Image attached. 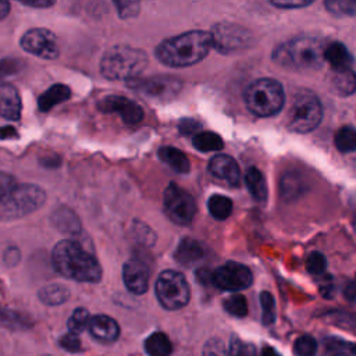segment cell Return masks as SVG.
<instances>
[{
    "label": "cell",
    "instance_id": "obj_1",
    "mask_svg": "<svg viewBox=\"0 0 356 356\" xmlns=\"http://www.w3.org/2000/svg\"><path fill=\"white\" fill-rule=\"evenodd\" d=\"M51 263L60 275L78 282L95 284L103 275L99 260L72 239H63L54 245Z\"/></svg>",
    "mask_w": 356,
    "mask_h": 356
},
{
    "label": "cell",
    "instance_id": "obj_2",
    "mask_svg": "<svg viewBox=\"0 0 356 356\" xmlns=\"http://www.w3.org/2000/svg\"><path fill=\"white\" fill-rule=\"evenodd\" d=\"M211 46L210 32L189 31L163 40L156 47V57L170 67H189L202 61Z\"/></svg>",
    "mask_w": 356,
    "mask_h": 356
},
{
    "label": "cell",
    "instance_id": "obj_3",
    "mask_svg": "<svg viewBox=\"0 0 356 356\" xmlns=\"http://www.w3.org/2000/svg\"><path fill=\"white\" fill-rule=\"evenodd\" d=\"M325 47L327 44L321 39L300 36L280 44L273 51V60L284 68L316 70L324 63Z\"/></svg>",
    "mask_w": 356,
    "mask_h": 356
},
{
    "label": "cell",
    "instance_id": "obj_4",
    "mask_svg": "<svg viewBox=\"0 0 356 356\" xmlns=\"http://www.w3.org/2000/svg\"><path fill=\"white\" fill-rule=\"evenodd\" d=\"M147 65V56L143 50L117 44L110 47L100 60V74L110 81L134 79L145 70Z\"/></svg>",
    "mask_w": 356,
    "mask_h": 356
},
{
    "label": "cell",
    "instance_id": "obj_5",
    "mask_svg": "<svg viewBox=\"0 0 356 356\" xmlns=\"http://www.w3.org/2000/svg\"><path fill=\"white\" fill-rule=\"evenodd\" d=\"M46 192L35 184H17L0 195V222L22 218L43 206Z\"/></svg>",
    "mask_w": 356,
    "mask_h": 356
},
{
    "label": "cell",
    "instance_id": "obj_6",
    "mask_svg": "<svg viewBox=\"0 0 356 356\" xmlns=\"http://www.w3.org/2000/svg\"><path fill=\"white\" fill-rule=\"evenodd\" d=\"M245 104L257 117H271L281 111L285 95L282 85L271 78L253 81L245 90Z\"/></svg>",
    "mask_w": 356,
    "mask_h": 356
},
{
    "label": "cell",
    "instance_id": "obj_7",
    "mask_svg": "<svg viewBox=\"0 0 356 356\" xmlns=\"http://www.w3.org/2000/svg\"><path fill=\"white\" fill-rule=\"evenodd\" d=\"M323 117V107L318 97L310 90H300L295 95L286 114V127L299 134H307L318 127Z\"/></svg>",
    "mask_w": 356,
    "mask_h": 356
},
{
    "label": "cell",
    "instance_id": "obj_8",
    "mask_svg": "<svg viewBox=\"0 0 356 356\" xmlns=\"http://www.w3.org/2000/svg\"><path fill=\"white\" fill-rule=\"evenodd\" d=\"M159 303L167 310H178L189 302L191 289L185 277L175 270L163 271L154 285Z\"/></svg>",
    "mask_w": 356,
    "mask_h": 356
},
{
    "label": "cell",
    "instance_id": "obj_9",
    "mask_svg": "<svg viewBox=\"0 0 356 356\" xmlns=\"http://www.w3.org/2000/svg\"><path fill=\"white\" fill-rule=\"evenodd\" d=\"M163 207L167 217L178 225H189L196 211L192 195L177 184H170L165 188L163 195Z\"/></svg>",
    "mask_w": 356,
    "mask_h": 356
},
{
    "label": "cell",
    "instance_id": "obj_10",
    "mask_svg": "<svg viewBox=\"0 0 356 356\" xmlns=\"http://www.w3.org/2000/svg\"><path fill=\"white\" fill-rule=\"evenodd\" d=\"M19 46L26 53H31L44 60H54L60 54V49L54 33L46 28L28 29L21 36Z\"/></svg>",
    "mask_w": 356,
    "mask_h": 356
},
{
    "label": "cell",
    "instance_id": "obj_11",
    "mask_svg": "<svg viewBox=\"0 0 356 356\" xmlns=\"http://www.w3.org/2000/svg\"><path fill=\"white\" fill-rule=\"evenodd\" d=\"M252 281V271L236 261H228L211 274V282L221 291L238 292L250 286Z\"/></svg>",
    "mask_w": 356,
    "mask_h": 356
},
{
    "label": "cell",
    "instance_id": "obj_12",
    "mask_svg": "<svg viewBox=\"0 0 356 356\" xmlns=\"http://www.w3.org/2000/svg\"><path fill=\"white\" fill-rule=\"evenodd\" d=\"M210 35L213 46L221 53L236 51L250 43V32L235 24H218Z\"/></svg>",
    "mask_w": 356,
    "mask_h": 356
},
{
    "label": "cell",
    "instance_id": "obj_13",
    "mask_svg": "<svg viewBox=\"0 0 356 356\" xmlns=\"http://www.w3.org/2000/svg\"><path fill=\"white\" fill-rule=\"evenodd\" d=\"M97 108L102 113L117 114L127 125H136L143 120V108L125 96H104L97 102Z\"/></svg>",
    "mask_w": 356,
    "mask_h": 356
},
{
    "label": "cell",
    "instance_id": "obj_14",
    "mask_svg": "<svg viewBox=\"0 0 356 356\" xmlns=\"http://www.w3.org/2000/svg\"><path fill=\"white\" fill-rule=\"evenodd\" d=\"M128 86H131L134 90L150 96V97H167L174 95V92L178 90L179 85L175 79L170 78H161V76H153V78H134L128 81Z\"/></svg>",
    "mask_w": 356,
    "mask_h": 356
},
{
    "label": "cell",
    "instance_id": "obj_15",
    "mask_svg": "<svg viewBox=\"0 0 356 356\" xmlns=\"http://www.w3.org/2000/svg\"><path fill=\"white\" fill-rule=\"evenodd\" d=\"M122 281L131 293L134 295L145 293L149 288L147 266L138 259L125 261L122 267Z\"/></svg>",
    "mask_w": 356,
    "mask_h": 356
},
{
    "label": "cell",
    "instance_id": "obj_16",
    "mask_svg": "<svg viewBox=\"0 0 356 356\" xmlns=\"http://www.w3.org/2000/svg\"><path fill=\"white\" fill-rule=\"evenodd\" d=\"M209 171L218 179L225 181L231 186H238L241 181V170L236 161L227 154H217L209 161Z\"/></svg>",
    "mask_w": 356,
    "mask_h": 356
},
{
    "label": "cell",
    "instance_id": "obj_17",
    "mask_svg": "<svg viewBox=\"0 0 356 356\" xmlns=\"http://www.w3.org/2000/svg\"><path fill=\"white\" fill-rule=\"evenodd\" d=\"M88 330L95 339L104 343H111L120 337L118 323L106 314H96L90 317Z\"/></svg>",
    "mask_w": 356,
    "mask_h": 356
},
{
    "label": "cell",
    "instance_id": "obj_18",
    "mask_svg": "<svg viewBox=\"0 0 356 356\" xmlns=\"http://www.w3.org/2000/svg\"><path fill=\"white\" fill-rule=\"evenodd\" d=\"M22 102L17 88L11 83L0 85V115L7 121H18L21 118Z\"/></svg>",
    "mask_w": 356,
    "mask_h": 356
},
{
    "label": "cell",
    "instance_id": "obj_19",
    "mask_svg": "<svg viewBox=\"0 0 356 356\" xmlns=\"http://www.w3.org/2000/svg\"><path fill=\"white\" fill-rule=\"evenodd\" d=\"M51 224L61 232L78 235L81 232V222L74 210L67 206H60L53 210L50 216Z\"/></svg>",
    "mask_w": 356,
    "mask_h": 356
},
{
    "label": "cell",
    "instance_id": "obj_20",
    "mask_svg": "<svg viewBox=\"0 0 356 356\" xmlns=\"http://www.w3.org/2000/svg\"><path fill=\"white\" fill-rule=\"evenodd\" d=\"M324 61H328L332 71H342L352 68L353 58L345 44L339 42H332L325 47Z\"/></svg>",
    "mask_w": 356,
    "mask_h": 356
},
{
    "label": "cell",
    "instance_id": "obj_21",
    "mask_svg": "<svg viewBox=\"0 0 356 356\" xmlns=\"http://www.w3.org/2000/svg\"><path fill=\"white\" fill-rule=\"evenodd\" d=\"M71 97L70 86L64 83H54L49 89H46L38 99V107L40 111L47 113L54 106L67 102Z\"/></svg>",
    "mask_w": 356,
    "mask_h": 356
},
{
    "label": "cell",
    "instance_id": "obj_22",
    "mask_svg": "<svg viewBox=\"0 0 356 356\" xmlns=\"http://www.w3.org/2000/svg\"><path fill=\"white\" fill-rule=\"evenodd\" d=\"M159 157L163 163H165L170 168H172L177 172L185 174L189 171L191 164H189V159L186 157V154L184 152H181L177 147L172 146H163L159 150Z\"/></svg>",
    "mask_w": 356,
    "mask_h": 356
},
{
    "label": "cell",
    "instance_id": "obj_23",
    "mask_svg": "<svg viewBox=\"0 0 356 356\" xmlns=\"http://www.w3.org/2000/svg\"><path fill=\"white\" fill-rule=\"evenodd\" d=\"M0 323L8 330H18V331L29 330L33 325V321L28 314L4 307V306H0Z\"/></svg>",
    "mask_w": 356,
    "mask_h": 356
},
{
    "label": "cell",
    "instance_id": "obj_24",
    "mask_svg": "<svg viewBox=\"0 0 356 356\" xmlns=\"http://www.w3.org/2000/svg\"><path fill=\"white\" fill-rule=\"evenodd\" d=\"M245 182L252 197L257 202H264L267 199V184L260 170L256 167L248 168L245 174Z\"/></svg>",
    "mask_w": 356,
    "mask_h": 356
},
{
    "label": "cell",
    "instance_id": "obj_25",
    "mask_svg": "<svg viewBox=\"0 0 356 356\" xmlns=\"http://www.w3.org/2000/svg\"><path fill=\"white\" fill-rule=\"evenodd\" d=\"M38 296L40 302L47 306H58L67 302L70 298V291L63 284H47L39 289Z\"/></svg>",
    "mask_w": 356,
    "mask_h": 356
},
{
    "label": "cell",
    "instance_id": "obj_26",
    "mask_svg": "<svg viewBox=\"0 0 356 356\" xmlns=\"http://www.w3.org/2000/svg\"><path fill=\"white\" fill-rule=\"evenodd\" d=\"M145 350L149 356H170L172 345L164 332L156 331L146 338Z\"/></svg>",
    "mask_w": 356,
    "mask_h": 356
},
{
    "label": "cell",
    "instance_id": "obj_27",
    "mask_svg": "<svg viewBox=\"0 0 356 356\" xmlns=\"http://www.w3.org/2000/svg\"><path fill=\"white\" fill-rule=\"evenodd\" d=\"M331 83L341 96H349L356 92V74L350 70L332 71Z\"/></svg>",
    "mask_w": 356,
    "mask_h": 356
},
{
    "label": "cell",
    "instance_id": "obj_28",
    "mask_svg": "<svg viewBox=\"0 0 356 356\" xmlns=\"http://www.w3.org/2000/svg\"><path fill=\"white\" fill-rule=\"evenodd\" d=\"M202 254H203V250H202L200 245L196 241L186 238V239L181 241V243L178 245L177 252H175V259L178 263L189 266V264H193L195 261H197L202 257Z\"/></svg>",
    "mask_w": 356,
    "mask_h": 356
},
{
    "label": "cell",
    "instance_id": "obj_29",
    "mask_svg": "<svg viewBox=\"0 0 356 356\" xmlns=\"http://www.w3.org/2000/svg\"><path fill=\"white\" fill-rule=\"evenodd\" d=\"M323 356H356V343L341 338H328L324 341Z\"/></svg>",
    "mask_w": 356,
    "mask_h": 356
},
{
    "label": "cell",
    "instance_id": "obj_30",
    "mask_svg": "<svg viewBox=\"0 0 356 356\" xmlns=\"http://www.w3.org/2000/svg\"><path fill=\"white\" fill-rule=\"evenodd\" d=\"M193 142V146L199 150V152H217L220 149H222L224 143H222V139L211 132V131H207V132H199L193 136L192 139Z\"/></svg>",
    "mask_w": 356,
    "mask_h": 356
},
{
    "label": "cell",
    "instance_id": "obj_31",
    "mask_svg": "<svg viewBox=\"0 0 356 356\" xmlns=\"http://www.w3.org/2000/svg\"><path fill=\"white\" fill-rule=\"evenodd\" d=\"M207 207L210 214L217 220H225L231 216L232 200L224 195H213L209 197Z\"/></svg>",
    "mask_w": 356,
    "mask_h": 356
},
{
    "label": "cell",
    "instance_id": "obj_32",
    "mask_svg": "<svg viewBox=\"0 0 356 356\" xmlns=\"http://www.w3.org/2000/svg\"><path fill=\"white\" fill-rule=\"evenodd\" d=\"M335 146L342 153H350L356 150V128L350 125L341 127L334 138Z\"/></svg>",
    "mask_w": 356,
    "mask_h": 356
},
{
    "label": "cell",
    "instance_id": "obj_33",
    "mask_svg": "<svg viewBox=\"0 0 356 356\" xmlns=\"http://www.w3.org/2000/svg\"><path fill=\"white\" fill-rule=\"evenodd\" d=\"M90 314L85 307H78L72 312V314L68 318V332L79 335L82 331H85L89 325Z\"/></svg>",
    "mask_w": 356,
    "mask_h": 356
},
{
    "label": "cell",
    "instance_id": "obj_34",
    "mask_svg": "<svg viewBox=\"0 0 356 356\" xmlns=\"http://www.w3.org/2000/svg\"><path fill=\"white\" fill-rule=\"evenodd\" d=\"M260 306H261V321L264 325H271L275 321V300L268 291L260 293Z\"/></svg>",
    "mask_w": 356,
    "mask_h": 356
},
{
    "label": "cell",
    "instance_id": "obj_35",
    "mask_svg": "<svg viewBox=\"0 0 356 356\" xmlns=\"http://www.w3.org/2000/svg\"><path fill=\"white\" fill-rule=\"evenodd\" d=\"M224 310L235 317H245L248 314V302L243 295H232L227 298L222 303Z\"/></svg>",
    "mask_w": 356,
    "mask_h": 356
},
{
    "label": "cell",
    "instance_id": "obj_36",
    "mask_svg": "<svg viewBox=\"0 0 356 356\" xmlns=\"http://www.w3.org/2000/svg\"><path fill=\"white\" fill-rule=\"evenodd\" d=\"M317 350V342L312 335H300L293 343V352L298 356H313Z\"/></svg>",
    "mask_w": 356,
    "mask_h": 356
},
{
    "label": "cell",
    "instance_id": "obj_37",
    "mask_svg": "<svg viewBox=\"0 0 356 356\" xmlns=\"http://www.w3.org/2000/svg\"><path fill=\"white\" fill-rule=\"evenodd\" d=\"M327 268V260L323 253L312 252L306 257V270L313 275H321Z\"/></svg>",
    "mask_w": 356,
    "mask_h": 356
},
{
    "label": "cell",
    "instance_id": "obj_38",
    "mask_svg": "<svg viewBox=\"0 0 356 356\" xmlns=\"http://www.w3.org/2000/svg\"><path fill=\"white\" fill-rule=\"evenodd\" d=\"M22 70V61L17 58H1L0 60V85L7 78L17 75Z\"/></svg>",
    "mask_w": 356,
    "mask_h": 356
},
{
    "label": "cell",
    "instance_id": "obj_39",
    "mask_svg": "<svg viewBox=\"0 0 356 356\" xmlns=\"http://www.w3.org/2000/svg\"><path fill=\"white\" fill-rule=\"evenodd\" d=\"M325 7L337 15H355L356 14V1H346V0L327 1Z\"/></svg>",
    "mask_w": 356,
    "mask_h": 356
},
{
    "label": "cell",
    "instance_id": "obj_40",
    "mask_svg": "<svg viewBox=\"0 0 356 356\" xmlns=\"http://www.w3.org/2000/svg\"><path fill=\"white\" fill-rule=\"evenodd\" d=\"M228 356H254V348L239 338H232L229 343Z\"/></svg>",
    "mask_w": 356,
    "mask_h": 356
},
{
    "label": "cell",
    "instance_id": "obj_41",
    "mask_svg": "<svg viewBox=\"0 0 356 356\" xmlns=\"http://www.w3.org/2000/svg\"><path fill=\"white\" fill-rule=\"evenodd\" d=\"M202 356H228V350L220 338H211L204 343Z\"/></svg>",
    "mask_w": 356,
    "mask_h": 356
},
{
    "label": "cell",
    "instance_id": "obj_42",
    "mask_svg": "<svg viewBox=\"0 0 356 356\" xmlns=\"http://www.w3.org/2000/svg\"><path fill=\"white\" fill-rule=\"evenodd\" d=\"M58 343H60V346H61L63 349H65V350H68V352H72V353L81 352V349H82L79 337L75 335V334H71V332L63 335V337L58 339Z\"/></svg>",
    "mask_w": 356,
    "mask_h": 356
},
{
    "label": "cell",
    "instance_id": "obj_43",
    "mask_svg": "<svg viewBox=\"0 0 356 356\" xmlns=\"http://www.w3.org/2000/svg\"><path fill=\"white\" fill-rule=\"evenodd\" d=\"M114 6L121 18H132L139 11V4L135 1H114Z\"/></svg>",
    "mask_w": 356,
    "mask_h": 356
},
{
    "label": "cell",
    "instance_id": "obj_44",
    "mask_svg": "<svg viewBox=\"0 0 356 356\" xmlns=\"http://www.w3.org/2000/svg\"><path fill=\"white\" fill-rule=\"evenodd\" d=\"M318 286H320V292H321L325 298H331V296L334 295L335 285H334V280H332L331 275H324L323 280L320 281Z\"/></svg>",
    "mask_w": 356,
    "mask_h": 356
},
{
    "label": "cell",
    "instance_id": "obj_45",
    "mask_svg": "<svg viewBox=\"0 0 356 356\" xmlns=\"http://www.w3.org/2000/svg\"><path fill=\"white\" fill-rule=\"evenodd\" d=\"M17 184H15V179L13 175L7 174V172H0V195L6 193L7 191H10L11 188H14Z\"/></svg>",
    "mask_w": 356,
    "mask_h": 356
},
{
    "label": "cell",
    "instance_id": "obj_46",
    "mask_svg": "<svg viewBox=\"0 0 356 356\" xmlns=\"http://www.w3.org/2000/svg\"><path fill=\"white\" fill-rule=\"evenodd\" d=\"M199 127L200 125L193 120H184L179 124V131L182 132V135H189V134H193L196 129H199Z\"/></svg>",
    "mask_w": 356,
    "mask_h": 356
},
{
    "label": "cell",
    "instance_id": "obj_47",
    "mask_svg": "<svg viewBox=\"0 0 356 356\" xmlns=\"http://www.w3.org/2000/svg\"><path fill=\"white\" fill-rule=\"evenodd\" d=\"M312 1H271L273 6L280 7V8H299V7H306Z\"/></svg>",
    "mask_w": 356,
    "mask_h": 356
},
{
    "label": "cell",
    "instance_id": "obj_48",
    "mask_svg": "<svg viewBox=\"0 0 356 356\" xmlns=\"http://www.w3.org/2000/svg\"><path fill=\"white\" fill-rule=\"evenodd\" d=\"M22 6H26V7H31V8H49V7H53L56 3L53 0H42V1H19Z\"/></svg>",
    "mask_w": 356,
    "mask_h": 356
},
{
    "label": "cell",
    "instance_id": "obj_49",
    "mask_svg": "<svg viewBox=\"0 0 356 356\" xmlns=\"http://www.w3.org/2000/svg\"><path fill=\"white\" fill-rule=\"evenodd\" d=\"M343 293H345V298H346L349 302L356 303V281L349 282V284L345 286Z\"/></svg>",
    "mask_w": 356,
    "mask_h": 356
},
{
    "label": "cell",
    "instance_id": "obj_50",
    "mask_svg": "<svg viewBox=\"0 0 356 356\" xmlns=\"http://www.w3.org/2000/svg\"><path fill=\"white\" fill-rule=\"evenodd\" d=\"M0 138L1 139H11V138H18L17 129L11 125H6L0 128Z\"/></svg>",
    "mask_w": 356,
    "mask_h": 356
},
{
    "label": "cell",
    "instance_id": "obj_51",
    "mask_svg": "<svg viewBox=\"0 0 356 356\" xmlns=\"http://www.w3.org/2000/svg\"><path fill=\"white\" fill-rule=\"evenodd\" d=\"M18 259H19V252L17 248H10L4 254V260L8 261V264H14L15 261H18Z\"/></svg>",
    "mask_w": 356,
    "mask_h": 356
},
{
    "label": "cell",
    "instance_id": "obj_52",
    "mask_svg": "<svg viewBox=\"0 0 356 356\" xmlns=\"http://www.w3.org/2000/svg\"><path fill=\"white\" fill-rule=\"evenodd\" d=\"M10 3L8 1H4V0H0V21L4 19L8 14H10Z\"/></svg>",
    "mask_w": 356,
    "mask_h": 356
},
{
    "label": "cell",
    "instance_id": "obj_53",
    "mask_svg": "<svg viewBox=\"0 0 356 356\" xmlns=\"http://www.w3.org/2000/svg\"><path fill=\"white\" fill-rule=\"evenodd\" d=\"M261 356H280V353H278L274 348L267 346V348H264V350L261 352Z\"/></svg>",
    "mask_w": 356,
    "mask_h": 356
},
{
    "label": "cell",
    "instance_id": "obj_54",
    "mask_svg": "<svg viewBox=\"0 0 356 356\" xmlns=\"http://www.w3.org/2000/svg\"><path fill=\"white\" fill-rule=\"evenodd\" d=\"M353 229H355V232H356V217L353 218Z\"/></svg>",
    "mask_w": 356,
    "mask_h": 356
},
{
    "label": "cell",
    "instance_id": "obj_55",
    "mask_svg": "<svg viewBox=\"0 0 356 356\" xmlns=\"http://www.w3.org/2000/svg\"><path fill=\"white\" fill-rule=\"evenodd\" d=\"M46 356H49V355H46Z\"/></svg>",
    "mask_w": 356,
    "mask_h": 356
}]
</instances>
